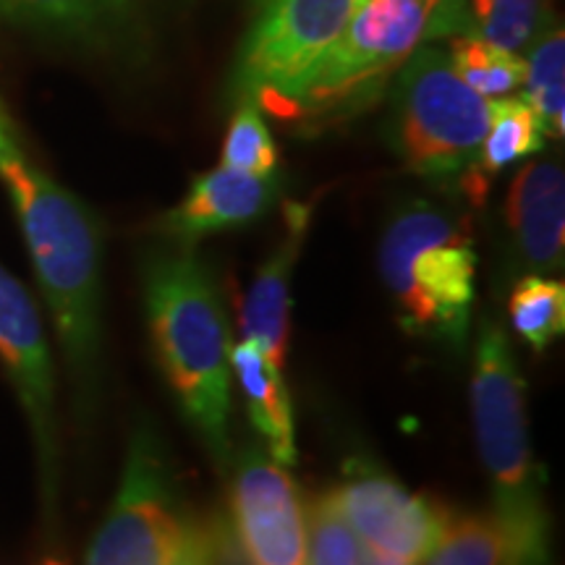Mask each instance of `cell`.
Listing matches in <instances>:
<instances>
[{
    "mask_svg": "<svg viewBox=\"0 0 565 565\" xmlns=\"http://www.w3.org/2000/svg\"><path fill=\"white\" fill-rule=\"evenodd\" d=\"M278 175H252L215 168L192 181L189 192L160 221V231L179 246H192L215 231L257 221L278 200Z\"/></svg>",
    "mask_w": 565,
    "mask_h": 565,
    "instance_id": "12",
    "label": "cell"
},
{
    "mask_svg": "<svg viewBox=\"0 0 565 565\" xmlns=\"http://www.w3.org/2000/svg\"><path fill=\"white\" fill-rule=\"evenodd\" d=\"M189 521L173 471L150 429L134 435L116 503L92 540L84 565H175Z\"/></svg>",
    "mask_w": 565,
    "mask_h": 565,
    "instance_id": "8",
    "label": "cell"
},
{
    "mask_svg": "<svg viewBox=\"0 0 565 565\" xmlns=\"http://www.w3.org/2000/svg\"><path fill=\"white\" fill-rule=\"evenodd\" d=\"M175 565H223V536L217 526L189 521Z\"/></svg>",
    "mask_w": 565,
    "mask_h": 565,
    "instance_id": "25",
    "label": "cell"
},
{
    "mask_svg": "<svg viewBox=\"0 0 565 565\" xmlns=\"http://www.w3.org/2000/svg\"><path fill=\"white\" fill-rule=\"evenodd\" d=\"M359 565H416V563H408V561H401V557L385 555V553H380V550H374V547L364 545V542H362Z\"/></svg>",
    "mask_w": 565,
    "mask_h": 565,
    "instance_id": "27",
    "label": "cell"
},
{
    "mask_svg": "<svg viewBox=\"0 0 565 565\" xmlns=\"http://www.w3.org/2000/svg\"><path fill=\"white\" fill-rule=\"evenodd\" d=\"M105 21H118V24H131L137 17V0H92Z\"/></svg>",
    "mask_w": 565,
    "mask_h": 565,
    "instance_id": "26",
    "label": "cell"
},
{
    "mask_svg": "<svg viewBox=\"0 0 565 565\" xmlns=\"http://www.w3.org/2000/svg\"><path fill=\"white\" fill-rule=\"evenodd\" d=\"M380 273L408 333L466 343L477 296V249L461 217L429 202L406 204L383 233Z\"/></svg>",
    "mask_w": 565,
    "mask_h": 565,
    "instance_id": "5",
    "label": "cell"
},
{
    "mask_svg": "<svg viewBox=\"0 0 565 565\" xmlns=\"http://www.w3.org/2000/svg\"><path fill=\"white\" fill-rule=\"evenodd\" d=\"M40 291L51 309L68 370L84 393L100 364V228L95 215L51 175L34 168L21 147L0 154Z\"/></svg>",
    "mask_w": 565,
    "mask_h": 565,
    "instance_id": "1",
    "label": "cell"
},
{
    "mask_svg": "<svg viewBox=\"0 0 565 565\" xmlns=\"http://www.w3.org/2000/svg\"><path fill=\"white\" fill-rule=\"evenodd\" d=\"M448 58L458 79L487 100L511 95L526 79V61L519 53L492 45L475 34H458L450 40Z\"/></svg>",
    "mask_w": 565,
    "mask_h": 565,
    "instance_id": "19",
    "label": "cell"
},
{
    "mask_svg": "<svg viewBox=\"0 0 565 565\" xmlns=\"http://www.w3.org/2000/svg\"><path fill=\"white\" fill-rule=\"evenodd\" d=\"M145 309L160 370L217 463L231 461L228 328L215 280L192 246L145 265Z\"/></svg>",
    "mask_w": 565,
    "mask_h": 565,
    "instance_id": "2",
    "label": "cell"
},
{
    "mask_svg": "<svg viewBox=\"0 0 565 565\" xmlns=\"http://www.w3.org/2000/svg\"><path fill=\"white\" fill-rule=\"evenodd\" d=\"M419 565H532L494 513L450 519L443 540Z\"/></svg>",
    "mask_w": 565,
    "mask_h": 565,
    "instance_id": "17",
    "label": "cell"
},
{
    "mask_svg": "<svg viewBox=\"0 0 565 565\" xmlns=\"http://www.w3.org/2000/svg\"><path fill=\"white\" fill-rule=\"evenodd\" d=\"M550 21L553 13L547 0H471L469 34L521 53Z\"/></svg>",
    "mask_w": 565,
    "mask_h": 565,
    "instance_id": "21",
    "label": "cell"
},
{
    "mask_svg": "<svg viewBox=\"0 0 565 565\" xmlns=\"http://www.w3.org/2000/svg\"><path fill=\"white\" fill-rule=\"evenodd\" d=\"M259 13L238 55V100L278 113L317 61L333 47L359 0H257Z\"/></svg>",
    "mask_w": 565,
    "mask_h": 565,
    "instance_id": "7",
    "label": "cell"
},
{
    "mask_svg": "<svg viewBox=\"0 0 565 565\" xmlns=\"http://www.w3.org/2000/svg\"><path fill=\"white\" fill-rule=\"evenodd\" d=\"M223 166L252 175H273L278 168V147L267 129L263 110L249 100H238L223 141Z\"/></svg>",
    "mask_w": 565,
    "mask_h": 565,
    "instance_id": "22",
    "label": "cell"
},
{
    "mask_svg": "<svg viewBox=\"0 0 565 565\" xmlns=\"http://www.w3.org/2000/svg\"><path fill=\"white\" fill-rule=\"evenodd\" d=\"M231 372L242 387L246 414L267 443V454L280 466L296 463L294 408L280 366L254 341H244L228 349Z\"/></svg>",
    "mask_w": 565,
    "mask_h": 565,
    "instance_id": "15",
    "label": "cell"
},
{
    "mask_svg": "<svg viewBox=\"0 0 565 565\" xmlns=\"http://www.w3.org/2000/svg\"><path fill=\"white\" fill-rule=\"evenodd\" d=\"M0 21L71 38H92L105 26L103 13L92 0H0Z\"/></svg>",
    "mask_w": 565,
    "mask_h": 565,
    "instance_id": "23",
    "label": "cell"
},
{
    "mask_svg": "<svg viewBox=\"0 0 565 565\" xmlns=\"http://www.w3.org/2000/svg\"><path fill=\"white\" fill-rule=\"evenodd\" d=\"M505 223L521 265L534 273L563 267L565 175L557 162H529L505 200Z\"/></svg>",
    "mask_w": 565,
    "mask_h": 565,
    "instance_id": "13",
    "label": "cell"
},
{
    "mask_svg": "<svg viewBox=\"0 0 565 565\" xmlns=\"http://www.w3.org/2000/svg\"><path fill=\"white\" fill-rule=\"evenodd\" d=\"M13 147H19V141H17V137H13L11 121H9V116H6L3 105H0V154L13 150Z\"/></svg>",
    "mask_w": 565,
    "mask_h": 565,
    "instance_id": "28",
    "label": "cell"
},
{
    "mask_svg": "<svg viewBox=\"0 0 565 565\" xmlns=\"http://www.w3.org/2000/svg\"><path fill=\"white\" fill-rule=\"evenodd\" d=\"M545 145V129L532 105L524 97H500L492 100L490 126L479 147L475 166L463 173V183L475 200H482L487 189V175L500 173L513 162L540 152Z\"/></svg>",
    "mask_w": 565,
    "mask_h": 565,
    "instance_id": "16",
    "label": "cell"
},
{
    "mask_svg": "<svg viewBox=\"0 0 565 565\" xmlns=\"http://www.w3.org/2000/svg\"><path fill=\"white\" fill-rule=\"evenodd\" d=\"M362 540L338 511L333 494L312 505L307 524V565H359Z\"/></svg>",
    "mask_w": 565,
    "mask_h": 565,
    "instance_id": "24",
    "label": "cell"
},
{
    "mask_svg": "<svg viewBox=\"0 0 565 565\" xmlns=\"http://www.w3.org/2000/svg\"><path fill=\"white\" fill-rule=\"evenodd\" d=\"M469 34L461 0H359L341 38L275 116L303 126L345 121L383 97L424 42Z\"/></svg>",
    "mask_w": 565,
    "mask_h": 565,
    "instance_id": "3",
    "label": "cell"
},
{
    "mask_svg": "<svg viewBox=\"0 0 565 565\" xmlns=\"http://www.w3.org/2000/svg\"><path fill=\"white\" fill-rule=\"evenodd\" d=\"M492 100L466 87L448 51L422 45L395 76V147L424 179H454L475 166Z\"/></svg>",
    "mask_w": 565,
    "mask_h": 565,
    "instance_id": "6",
    "label": "cell"
},
{
    "mask_svg": "<svg viewBox=\"0 0 565 565\" xmlns=\"http://www.w3.org/2000/svg\"><path fill=\"white\" fill-rule=\"evenodd\" d=\"M524 61V100L534 108L545 137L561 139L565 131V34L555 19L536 34Z\"/></svg>",
    "mask_w": 565,
    "mask_h": 565,
    "instance_id": "18",
    "label": "cell"
},
{
    "mask_svg": "<svg viewBox=\"0 0 565 565\" xmlns=\"http://www.w3.org/2000/svg\"><path fill=\"white\" fill-rule=\"evenodd\" d=\"M233 521L249 565H307V513L278 461L246 450L233 482Z\"/></svg>",
    "mask_w": 565,
    "mask_h": 565,
    "instance_id": "10",
    "label": "cell"
},
{
    "mask_svg": "<svg viewBox=\"0 0 565 565\" xmlns=\"http://www.w3.org/2000/svg\"><path fill=\"white\" fill-rule=\"evenodd\" d=\"M333 494L338 511L364 545L419 565L450 524V511L380 471L362 469Z\"/></svg>",
    "mask_w": 565,
    "mask_h": 565,
    "instance_id": "11",
    "label": "cell"
},
{
    "mask_svg": "<svg viewBox=\"0 0 565 565\" xmlns=\"http://www.w3.org/2000/svg\"><path fill=\"white\" fill-rule=\"evenodd\" d=\"M511 324L532 351H545L565 328V286L555 278H542L540 273L526 275L513 288Z\"/></svg>",
    "mask_w": 565,
    "mask_h": 565,
    "instance_id": "20",
    "label": "cell"
},
{
    "mask_svg": "<svg viewBox=\"0 0 565 565\" xmlns=\"http://www.w3.org/2000/svg\"><path fill=\"white\" fill-rule=\"evenodd\" d=\"M471 412L482 461L492 479V513L532 565H550V515L542 471L529 443L526 385L503 328L482 322L477 338Z\"/></svg>",
    "mask_w": 565,
    "mask_h": 565,
    "instance_id": "4",
    "label": "cell"
},
{
    "mask_svg": "<svg viewBox=\"0 0 565 565\" xmlns=\"http://www.w3.org/2000/svg\"><path fill=\"white\" fill-rule=\"evenodd\" d=\"M309 225V207L288 204V231L259 267L257 278L246 291L242 328L246 341H254L275 364H286L288 353V307H291V275Z\"/></svg>",
    "mask_w": 565,
    "mask_h": 565,
    "instance_id": "14",
    "label": "cell"
},
{
    "mask_svg": "<svg viewBox=\"0 0 565 565\" xmlns=\"http://www.w3.org/2000/svg\"><path fill=\"white\" fill-rule=\"evenodd\" d=\"M0 362L9 372L34 445H38L45 503L58 490V429H55V377L38 303L21 282L0 265Z\"/></svg>",
    "mask_w": 565,
    "mask_h": 565,
    "instance_id": "9",
    "label": "cell"
}]
</instances>
